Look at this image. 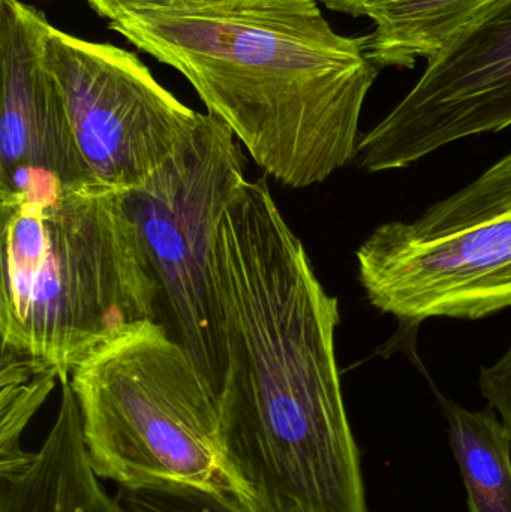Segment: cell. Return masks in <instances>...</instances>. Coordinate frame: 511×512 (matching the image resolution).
Wrapping results in <instances>:
<instances>
[{
	"label": "cell",
	"mask_w": 511,
	"mask_h": 512,
	"mask_svg": "<svg viewBox=\"0 0 511 512\" xmlns=\"http://www.w3.org/2000/svg\"><path fill=\"white\" fill-rule=\"evenodd\" d=\"M215 273L227 343L218 456L243 512H362V453L336 358L339 301L266 179L219 222Z\"/></svg>",
	"instance_id": "1"
},
{
	"label": "cell",
	"mask_w": 511,
	"mask_h": 512,
	"mask_svg": "<svg viewBox=\"0 0 511 512\" xmlns=\"http://www.w3.org/2000/svg\"><path fill=\"white\" fill-rule=\"evenodd\" d=\"M111 30L197 90L267 176L294 189L353 165L380 69L318 0H156L114 9Z\"/></svg>",
	"instance_id": "2"
},
{
	"label": "cell",
	"mask_w": 511,
	"mask_h": 512,
	"mask_svg": "<svg viewBox=\"0 0 511 512\" xmlns=\"http://www.w3.org/2000/svg\"><path fill=\"white\" fill-rule=\"evenodd\" d=\"M0 213L2 351L56 370L63 385L120 331L159 322L161 288L126 191L90 182Z\"/></svg>",
	"instance_id": "3"
},
{
	"label": "cell",
	"mask_w": 511,
	"mask_h": 512,
	"mask_svg": "<svg viewBox=\"0 0 511 512\" xmlns=\"http://www.w3.org/2000/svg\"><path fill=\"white\" fill-rule=\"evenodd\" d=\"M69 384L101 480L119 487L173 481L227 493L218 456L221 394L164 324L120 331Z\"/></svg>",
	"instance_id": "4"
},
{
	"label": "cell",
	"mask_w": 511,
	"mask_h": 512,
	"mask_svg": "<svg viewBox=\"0 0 511 512\" xmlns=\"http://www.w3.org/2000/svg\"><path fill=\"white\" fill-rule=\"evenodd\" d=\"M246 177L245 152L212 113L126 204L137 222L161 288L171 336L188 351L204 378L224 393L227 343L215 273L219 222Z\"/></svg>",
	"instance_id": "5"
},
{
	"label": "cell",
	"mask_w": 511,
	"mask_h": 512,
	"mask_svg": "<svg viewBox=\"0 0 511 512\" xmlns=\"http://www.w3.org/2000/svg\"><path fill=\"white\" fill-rule=\"evenodd\" d=\"M42 62L59 89L90 176L122 191L143 186L200 113L161 86L137 54L48 23Z\"/></svg>",
	"instance_id": "6"
},
{
	"label": "cell",
	"mask_w": 511,
	"mask_h": 512,
	"mask_svg": "<svg viewBox=\"0 0 511 512\" xmlns=\"http://www.w3.org/2000/svg\"><path fill=\"white\" fill-rule=\"evenodd\" d=\"M511 126V0H497L426 63L405 98L362 134L353 165L404 170L437 150Z\"/></svg>",
	"instance_id": "7"
},
{
	"label": "cell",
	"mask_w": 511,
	"mask_h": 512,
	"mask_svg": "<svg viewBox=\"0 0 511 512\" xmlns=\"http://www.w3.org/2000/svg\"><path fill=\"white\" fill-rule=\"evenodd\" d=\"M371 306L407 328L434 318L476 319L511 309V212L440 236L387 222L356 252Z\"/></svg>",
	"instance_id": "8"
},
{
	"label": "cell",
	"mask_w": 511,
	"mask_h": 512,
	"mask_svg": "<svg viewBox=\"0 0 511 512\" xmlns=\"http://www.w3.org/2000/svg\"><path fill=\"white\" fill-rule=\"evenodd\" d=\"M48 23L44 12L23 0H0V209L50 203L96 182L42 62Z\"/></svg>",
	"instance_id": "9"
},
{
	"label": "cell",
	"mask_w": 511,
	"mask_h": 512,
	"mask_svg": "<svg viewBox=\"0 0 511 512\" xmlns=\"http://www.w3.org/2000/svg\"><path fill=\"white\" fill-rule=\"evenodd\" d=\"M0 512H123L93 471L69 382L39 450L15 468L0 469Z\"/></svg>",
	"instance_id": "10"
},
{
	"label": "cell",
	"mask_w": 511,
	"mask_h": 512,
	"mask_svg": "<svg viewBox=\"0 0 511 512\" xmlns=\"http://www.w3.org/2000/svg\"><path fill=\"white\" fill-rule=\"evenodd\" d=\"M497 0H384L369 9L363 36L369 60L381 68L410 69L426 62Z\"/></svg>",
	"instance_id": "11"
},
{
	"label": "cell",
	"mask_w": 511,
	"mask_h": 512,
	"mask_svg": "<svg viewBox=\"0 0 511 512\" xmlns=\"http://www.w3.org/2000/svg\"><path fill=\"white\" fill-rule=\"evenodd\" d=\"M470 512H511V438L492 411L444 402Z\"/></svg>",
	"instance_id": "12"
},
{
	"label": "cell",
	"mask_w": 511,
	"mask_h": 512,
	"mask_svg": "<svg viewBox=\"0 0 511 512\" xmlns=\"http://www.w3.org/2000/svg\"><path fill=\"white\" fill-rule=\"evenodd\" d=\"M59 381L56 370L27 357L2 351L0 360V469L29 459L21 436Z\"/></svg>",
	"instance_id": "13"
},
{
	"label": "cell",
	"mask_w": 511,
	"mask_h": 512,
	"mask_svg": "<svg viewBox=\"0 0 511 512\" xmlns=\"http://www.w3.org/2000/svg\"><path fill=\"white\" fill-rule=\"evenodd\" d=\"M116 501L123 512H243L222 490L173 481L119 487Z\"/></svg>",
	"instance_id": "14"
},
{
	"label": "cell",
	"mask_w": 511,
	"mask_h": 512,
	"mask_svg": "<svg viewBox=\"0 0 511 512\" xmlns=\"http://www.w3.org/2000/svg\"><path fill=\"white\" fill-rule=\"evenodd\" d=\"M455 206L468 224L511 212V153L455 194Z\"/></svg>",
	"instance_id": "15"
},
{
	"label": "cell",
	"mask_w": 511,
	"mask_h": 512,
	"mask_svg": "<svg viewBox=\"0 0 511 512\" xmlns=\"http://www.w3.org/2000/svg\"><path fill=\"white\" fill-rule=\"evenodd\" d=\"M479 385L483 397L498 412L511 438V346L500 360L483 367Z\"/></svg>",
	"instance_id": "16"
},
{
	"label": "cell",
	"mask_w": 511,
	"mask_h": 512,
	"mask_svg": "<svg viewBox=\"0 0 511 512\" xmlns=\"http://www.w3.org/2000/svg\"><path fill=\"white\" fill-rule=\"evenodd\" d=\"M326 8L332 9L341 14L351 15V17H366L369 9L384 0H318Z\"/></svg>",
	"instance_id": "17"
},
{
	"label": "cell",
	"mask_w": 511,
	"mask_h": 512,
	"mask_svg": "<svg viewBox=\"0 0 511 512\" xmlns=\"http://www.w3.org/2000/svg\"><path fill=\"white\" fill-rule=\"evenodd\" d=\"M86 2L99 17L107 18L114 9L134 5V3L140 2V0H86Z\"/></svg>",
	"instance_id": "18"
}]
</instances>
